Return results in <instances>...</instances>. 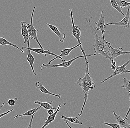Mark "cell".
Instances as JSON below:
<instances>
[{
  "label": "cell",
  "mask_w": 130,
  "mask_h": 128,
  "mask_svg": "<svg viewBox=\"0 0 130 128\" xmlns=\"http://www.w3.org/2000/svg\"><path fill=\"white\" fill-rule=\"evenodd\" d=\"M82 53L84 55V58H85V64H86V70H85V74L83 77L77 79V82L75 83V84H78L81 87L82 90L84 94V102L81 108V112L78 114V116L79 117L81 116L83 114L84 107L88 99L89 91L91 90H92L95 87V83L93 81L92 78L91 77V75L89 73V61L87 57L95 56L97 54L96 53H95V54L87 55L85 53V51H84Z\"/></svg>",
  "instance_id": "6da1fadb"
},
{
  "label": "cell",
  "mask_w": 130,
  "mask_h": 128,
  "mask_svg": "<svg viewBox=\"0 0 130 128\" xmlns=\"http://www.w3.org/2000/svg\"><path fill=\"white\" fill-rule=\"evenodd\" d=\"M92 18V17H91L89 20H88L87 18H85V19L94 33V44L93 45L94 51L98 55H101L107 59L110 60L111 58L109 56L108 51L106 52L105 51L106 48L107 46L105 41H104L102 36L99 37L96 31H95L93 26L91 24V19Z\"/></svg>",
  "instance_id": "7a4b0ae2"
},
{
  "label": "cell",
  "mask_w": 130,
  "mask_h": 128,
  "mask_svg": "<svg viewBox=\"0 0 130 128\" xmlns=\"http://www.w3.org/2000/svg\"><path fill=\"white\" fill-rule=\"evenodd\" d=\"M69 10H70V18L71 20V23H72V26H73V30L72 31V34L73 36L76 39L78 42V44H79V47L81 49V51H83L84 50L82 46V44L80 40V37L81 35V29L79 27L78 25H75L74 21V17H73V9L71 8H70Z\"/></svg>",
  "instance_id": "3957f363"
},
{
  "label": "cell",
  "mask_w": 130,
  "mask_h": 128,
  "mask_svg": "<svg viewBox=\"0 0 130 128\" xmlns=\"http://www.w3.org/2000/svg\"><path fill=\"white\" fill-rule=\"evenodd\" d=\"M35 9L36 7L34 6L33 10H32V13H31V16L30 24H28V26H27V27L28 30V34H29V37L31 39H35L38 45L39 46L40 48L41 49H44V48L41 44L40 42L39 41L38 37H37V33L39 31L35 29L33 25V16H34Z\"/></svg>",
  "instance_id": "277c9868"
},
{
  "label": "cell",
  "mask_w": 130,
  "mask_h": 128,
  "mask_svg": "<svg viewBox=\"0 0 130 128\" xmlns=\"http://www.w3.org/2000/svg\"><path fill=\"white\" fill-rule=\"evenodd\" d=\"M106 44L109 49V56L111 59H116L118 57L121 55L130 54V51H123L122 48L118 47L114 48L111 46L110 43L108 41H106Z\"/></svg>",
  "instance_id": "5b68a950"
},
{
  "label": "cell",
  "mask_w": 130,
  "mask_h": 128,
  "mask_svg": "<svg viewBox=\"0 0 130 128\" xmlns=\"http://www.w3.org/2000/svg\"><path fill=\"white\" fill-rule=\"evenodd\" d=\"M84 55L83 56H78L75 57L73 59L68 61H66L62 62V63H61L58 64L56 65H48L47 64H43L40 67V70H43L45 69L50 68H58V67H63V68H68L70 67L71 64L73 63L75 60L78 59L79 58L84 57Z\"/></svg>",
  "instance_id": "8992f818"
},
{
  "label": "cell",
  "mask_w": 130,
  "mask_h": 128,
  "mask_svg": "<svg viewBox=\"0 0 130 128\" xmlns=\"http://www.w3.org/2000/svg\"><path fill=\"white\" fill-rule=\"evenodd\" d=\"M130 6H127V10L126 13L125 17L119 22L116 23H108L105 25V26H109L110 25H116V26H120L123 27L124 28H128L130 26V24L129 21L130 17Z\"/></svg>",
  "instance_id": "52a82bcc"
},
{
  "label": "cell",
  "mask_w": 130,
  "mask_h": 128,
  "mask_svg": "<svg viewBox=\"0 0 130 128\" xmlns=\"http://www.w3.org/2000/svg\"><path fill=\"white\" fill-rule=\"evenodd\" d=\"M95 25L96 26V29L97 31L101 30L102 33V36L103 37V40L104 41L106 42L105 39L104 34L105 32V16L104 15V12L103 11H102L101 14L100 15V18L97 22H95Z\"/></svg>",
  "instance_id": "ba28073f"
},
{
  "label": "cell",
  "mask_w": 130,
  "mask_h": 128,
  "mask_svg": "<svg viewBox=\"0 0 130 128\" xmlns=\"http://www.w3.org/2000/svg\"><path fill=\"white\" fill-rule=\"evenodd\" d=\"M79 46H80L79 44H78L76 46H74V47H73L70 48H64V49H62V50L61 51V54H60L59 56H58L57 57H55L54 58L52 59V60H50L49 61L47 64H51L53 61H54L55 60H56V59H58V58H59V59L61 60L62 62L65 61L66 60L63 59V58H62V57H66L68 56H69V54H70L72 50H73L74 49H75V48H77L78 47H79Z\"/></svg>",
  "instance_id": "9c48e42d"
},
{
  "label": "cell",
  "mask_w": 130,
  "mask_h": 128,
  "mask_svg": "<svg viewBox=\"0 0 130 128\" xmlns=\"http://www.w3.org/2000/svg\"><path fill=\"white\" fill-rule=\"evenodd\" d=\"M130 62V60H129L127 61L126 62H125L124 64L121 65V66H118L116 68V69L114 71L113 73L109 77H108L107 78L105 79L104 80L102 81L101 83H104L108 81L109 79H110L113 77H115V76H117V75H122L123 74V71L124 70H125L126 69V67L127 65Z\"/></svg>",
  "instance_id": "30bf717a"
},
{
  "label": "cell",
  "mask_w": 130,
  "mask_h": 128,
  "mask_svg": "<svg viewBox=\"0 0 130 128\" xmlns=\"http://www.w3.org/2000/svg\"><path fill=\"white\" fill-rule=\"evenodd\" d=\"M66 103H63L61 104H59L58 107L57 108V109L56 110V111L54 112L53 114L50 115H49L48 116V117L45 120L44 124L42 126L41 128L45 127L46 126H48V125H49V124L52 123L53 121L55 120V118H56L58 113L60 111V109L61 107L62 106L66 105Z\"/></svg>",
  "instance_id": "8fae6325"
},
{
  "label": "cell",
  "mask_w": 130,
  "mask_h": 128,
  "mask_svg": "<svg viewBox=\"0 0 130 128\" xmlns=\"http://www.w3.org/2000/svg\"><path fill=\"white\" fill-rule=\"evenodd\" d=\"M22 49L23 50L24 49H29L31 51L36 52L37 54H44L45 57H47V54L52 55L55 57H57L58 55L56 54H54L52 52L50 51V50H45L44 49H41V48H32L28 47H22Z\"/></svg>",
  "instance_id": "7c38bea8"
},
{
  "label": "cell",
  "mask_w": 130,
  "mask_h": 128,
  "mask_svg": "<svg viewBox=\"0 0 130 128\" xmlns=\"http://www.w3.org/2000/svg\"><path fill=\"white\" fill-rule=\"evenodd\" d=\"M46 25L50 29L52 30V31L54 33L56 34L59 37V40L61 43H64V40L66 38V34L65 33H61L57 27L54 25H51L48 23H46Z\"/></svg>",
  "instance_id": "4fadbf2b"
},
{
  "label": "cell",
  "mask_w": 130,
  "mask_h": 128,
  "mask_svg": "<svg viewBox=\"0 0 130 128\" xmlns=\"http://www.w3.org/2000/svg\"><path fill=\"white\" fill-rule=\"evenodd\" d=\"M113 113L115 119L121 128H130L129 124L128 123V119L127 118L126 119H123L121 116L117 115L114 111L113 112Z\"/></svg>",
  "instance_id": "5bb4252c"
},
{
  "label": "cell",
  "mask_w": 130,
  "mask_h": 128,
  "mask_svg": "<svg viewBox=\"0 0 130 128\" xmlns=\"http://www.w3.org/2000/svg\"><path fill=\"white\" fill-rule=\"evenodd\" d=\"M28 24L24 21L21 22V26H22V31L21 33L24 39V44L28 43V39H29V34H28V30L27 29Z\"/></svg>",
  "instance_id": "9a60e30c"
},
{
  "label": "cell",
  "mask_w": 130,
  "mask_h": 128,
  "mask_svg": "<svg viewBox=\"0 0 130 128\" xmlns=\"http://www.w3.org/2000/svg\"><path fill=\"white\" fill-rule=\"evenodd\" d=\"M35 86L36 88H38L43 94H47L50 95L54 96L57 97L58 98H61L60 94H54L50 92L43 85L42 83H41L39 81H37L35 83Z\"/></svg>",
  "instance_id": "2e32d148"
},
{
  "label": "cell",
  "mask_w": 130,
  "mask_h": 128,
  "mask_svg": "<svg viewBox=\"0 0 130 128\" xmlns=\"http://www.w3.org/2000/svg\"><path fill=\"white\" fill-rule=\"evenodd\" d=\"M27 51H28V54H27V61L29 63V64H30L31 68L33 74L36 75V76H37V74L35 72L34 66H33L34 62L35 61V57L33 56L32 54H31V51L30 50L27 49Z\"/></svg>",
  "instance_id": "e0dca14e"
},
{
  "label": "cell",
  "mask_w": 130,
  "mask_h": 128,
  "mask_svg": "<svg viewBox=\"0 0 130 128\" xmlns=\"http://www.w3.org/2000/svg\"><path fill=\"white\" fill-rule=\"evenodd\" d=\"M0 45L2 46H12L16 48L19 50H20V51L22 53H24V51L22 49L18 47L16 44L12 43L11 42H9L6 39H5L4 37H0Z\"/></svg>",
  "instance_id": "ac0fdd59"
},
{
  "label": "cell",
  "mask_w": 130,
  "mask_h": 128,
  "mask_svg": "<svg viewBox=\"0 0 130 128\" xmlns=\"http://www.w3.org/2000/svg\"><path fill=\"white\" fill-rule=\"evenodd\" d=\"M41 106H40L39 107L35 108H32L30 110H28L27 112H25V113L22 114L17 115L14 117L13 119H15L16 118L18 117H21L24 116H32V115L35 114L36 113L38 112L41 107Z\"/></svg>",
  "instance_id": "d6986e66"
},
{
  "label": "cell",
  "mask_w": 130,
  "mask_h": 128,
  "mask_svg": "<svg viewBox=\"0 0 130 128\" xmlns=\"http://www.w3.org/2000/svg\"><path fill=\"white\" fill-rule=\"evenodd\" d=\"M61 118L63 119L69 121L72 123L78 124L80 125H82L83 124V122L80 121L77 117L72 116L71 117H68L64 115H62L61 116Z\"/></svg>",
  "instance_id": "ffe728a7"
},
{
  "label": "cell",
  "mask_w": 130,
  "mask_h": 128,
  "mask_svg": "<svg viewBox=\"0 0 130 128\" xmlns=\"http://www.w3.org/2000/svg\"><path fill=\"white\" fill-rule=\"evenodd\" d=\"M53 102V101H51V102H40V101H39L38 100H36V101H35L34 102V103L37 104H40L41 106L43 107L44 109H46V110H48V109L53 108V109L56 110L57 108L53 107L52 106Z\"/></svg>",
  "instance_id": "44dd1931"
},
{
  "label": "cell",
  "mask_w": 130,
  "mask_h": 128,
  "mask_svg": "<svg viewBox=\"0 0 130 128\" xmlns=\"http://www.w3.org/2000/svg\"><path fill=\"white\" fill-rule=\"evenodd\" d=\"M123 80V84L122 85L121 87L124 88V89L128 92L130 97V94L129 92L130 90V80L127 78H124Z\"/></svg>",
  "instance_id": "7402d4cb"
},
{
  "label": "cell",
  "mask_w": 130,
  "mask_h": 128,
  "mask_svg": "<svg viewBox=\"0 0 130 128\" xmlns=\"http://www.w3.org/2000/svg\"><path fill=\"white\" fill-rule=\"evenodd\" d=\"M110 1L111 5L112 6L113 8L115 9L116 10H117L118 12L120 13L123 16L125 15V14L122 11V9L118 5L117 2V0H110Z\"/></svg>",
  "instance_id": "603a6c76"
},
{
  "label": "cell",
  "mask_w": 130,
  "mask_h": 128,
  "mask_svg": "<svg viewBox=\"0 0 130 128\" xmlns=\"http://www.w3.org/2000/svg\"><path fill=\"white\" fill-rule=\"evenodd\" d=\"M117 2L118 5L121 9L130 6V2H127L126 1L119 0V1H117Z\"/></svg>",
  "instance_id": "cb8c5ba5"
},
{
  "label": "cell",
  "mask_w": 130,
  "mask_h": 128,
  "mask_svg": "<svg viewBox=\"0 0 130 128\" xmlns=\"http://www.w3.org/2000/svg\"><path fill=\"white\" fill-rule=\"evenodd\" d=\"M102 123L108 126H109L113 128H121L118 124L109 123L105 122H102Z\"/></svg>",
  "instance_id": "d4e9b609"
},
{
  "label": "cell",
  "mask_w": 130,
  "mask_h": 128,
  "mask_svg": "<svg viewBox=\"0 0 130 128\" xmlns=\"http://www.w3.org/2000/svg\"><path fill=\"white\" fill-rule=\"evenodd\" d=\"M110 60L111 61L110 66H111V68L113 71H114L116 69V68L117 67L116 66V61L115 60V59H111Z\"/></svg>",
  "instance_id": "484cf974"
},
{
  "label": "cell",
  "mask_w": 130,
  "mask_h": 128,
  "mask_svg": "<svg viewBox=\"0 0 130 128\" xmlns=\"http://www.w3.org/2000/svg\"><path fill=\"white\" fill-rule=\"evenodd\" d=\"M16 100L15 99H10L8 100V104L10 106H13L15 105V103H16Z\"/></svg>",
  "instance_id": "4316f807"
},
{
  "label": "cell",
  "mask_w": 130,
  "mask_h": 128,
  "mask_svg": "<svg viewBox=\"0 0 130 128\" xmlns=\"http://www.w3.org/2000/svg\"><path fill=\"white\" fill-rule=\"evenodd\" d=\"M14 109L13 108H12V109H11L10 110H9V111H8L4 113H2V114H0V119L3 117L4 116L6 115H8V114H9L11 112L13 111Z\"/></svg>",
  "instance_id": "83f0119b"
},
{
  "label": "cell",
  "mask_w": 130,
  "mask_h": 128,
  "mask_svg": "<svg viewBox=\"0 0 130 128\" xmlns=\"http://www.w3.org/2000/svg\"><path fill=\"white\" fill-rule=\"evenodd\" d=\"M54 110H55V109H53V108L48 110L47 113L49 115H50L53 114L54 113Z\"/></svg>",
  "instance_id": "f1b7e54d"
},
{
  "label": "cell",
  "mask_w": 130,
  "mask_h": 128,
  "mask_svg": "<svg viewBox=\"0 0 130 128\" xmlns=\"http://www.w3.org/2000/svg\"><path fill=\"white\" fill-rule=\"evenodd\" d=\"M129 100H130V96L129 97ZM130 112V105L129 106V109H128V111H127V112L126 114V116L125 117V119H127V117L128 116V115H129Z\"/></svg>",
  "instance_id": "f546056e"
},
{
  "label": "cell",
  "mask_w": 130,
  "mask_h": 128,
  "mask_svg": "<svg viewBox=\"0 0 130 128\" xmlns=\"http://www.w3.org/2000/svg\"><path fill=\"white\" fill-rule=\"evenodd\" d=\"M32 115V118H31V121H30V124H29V125H28V128L31 127V125H32V120H33V117H34V115Z\"/></svg>",
  "instance_id": "4dcf8cb0"
},
{
  "label": "cell",
  "mask_w": 130,
  "mask_h": 128,
  "mask_svg": "<svg viewBox=\"0 0 130 128\" xmlns=\"http://www.w3.org/2000/svg\"><path fill=\"white\" fill-rule=\"evenodd\" d=\"M129 73L130 74V70H127V69H126L125 70H124V71H123V73Z\"/></svg>",
  "instance_id": "1f68e13d"
},
{
  "label": "cell",
  "mask_w": 130,
  "mask_h": 128,
  "mask_svg": "<svg viewBox=\"0 0 130 128\" xmlns=\"http://www.w3.org/2000/svg\"><path fill=\"white\" fill-rule=\"evenodd\" d=\"M5 103H2V105H1V106H0V111H1V110L2 108L4 106V105H5Z\"/></svg>",
  "instance_id": "d6a6232c"
},
{
  "label": "cell",
  "mask_w": 130,
  "mask_h": 128,
  "mask_svg": "<svg viewBox=\"0 0 130 128\" xmlns=\"http://www.w3.org/2000/svg\"><path fill=\"white\" fill-rule=\"evenodd\" d=\"M129 92V93L130 94V90Z\"/></svg>",
  "instance_id": "836d02e7"
},
{
  "label": "cell",
  "mask_w": 130,
  "mask_h": 128,
  "mask_svg": "<svg viewBox=\"0 0 130 128\" xmlns=\"http://www.w3.org/2000/svg\"><path fill=\"white\" fill-rule=\"evenodd\" d=\"M129 126H130V124H129Z\"/></svg>",
  "instance_id": "e575fe53"
},
{
  "label": "cell",
  "mask_w": 130,
  "mask_h": 128,
  "mask_svg": "<svg viewBox=\"0 0 130 128\" xmlns=\"http://www.w3.org/2000/svg\"><path fill=\"white\" fill-rule=\"evenodd\" d=\"M119 1H121V0H119Z\"/></svg>",
  "instance_id": "d590c367"
}]
</instances>
